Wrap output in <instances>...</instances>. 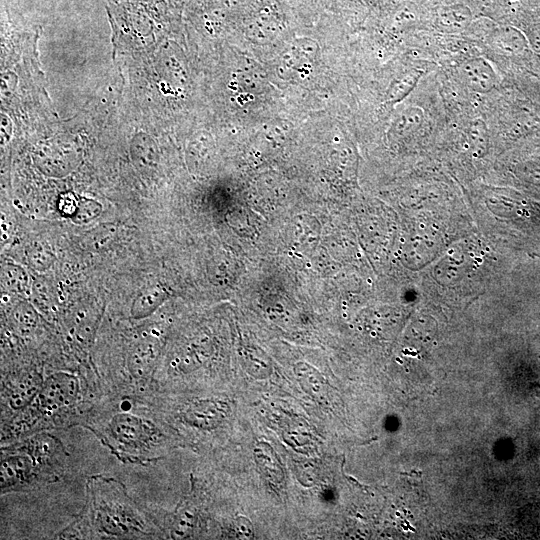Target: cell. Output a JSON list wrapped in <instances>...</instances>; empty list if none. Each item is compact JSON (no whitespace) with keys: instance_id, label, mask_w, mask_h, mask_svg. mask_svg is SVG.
Returning <instances> with one entry per match:
<instances>
[{"instance_id":"1","label":"cell","mask_w":540,"mask_h":540,"mask_svg":"<svg viewBox=\"0 0 540 540\" xmlns=\"http://www.w3.org/2000/svg\"><path fill=\"white\" fill-rule=\"evenodd\" d=\"M121 462L148 465L177 446L176 431L160 417L149 399L104 394L85 413L79 425Z\"/></svg>"},{"instance_id":"2","label":"cell","mask_w":540,"mask_h":540,"mask_svg":"<svg viewBox=\"0 0 540 540\" xmlns=\"http://www.w3.org/2000/svg\"><path fill=\"white\" fill-rule=\"evenodd\" d=\"M102 396L94 372L46 369L45 380L34 400L1 424V445L41 431L79 426L85 413Z\"/></svg>"},{"instance_id":"3","label":"cell","mask_w":540,"mask_h":540,"mask_svg":"<svg viewBox=\"0 0 540 540\" xmlns=\"http://www.w3.org/2000/svg\"><path fill=\"white\" fill-rule=\"evenodd\" d=\"M56 538L161 539L164 533L157 517L137 503L121 481L97 474L87 479L83 509Z\"/></svg>"},{"instance_id":"4","label":"cell","mask_w":540,"mask_h":540,"mask_svg":"<svg viewBox=\"0 0 540 540\" xmlns=\"http://www.w3.org/2000/svg\"><path fill=\"white\" fill-rule=\"evenodd\" d=\"M69 453L52 431H41L1 446V495L30 492L58 482Z\"/></svg>"},{"instance_id":"5","label":"cell","mask_w":540,"mask_h":540,"mask_svg":"<svg viewBox=\"0 0 540 540\" xmlns=\"http://www.w3.org/2000/svg\"><path fill=\"white\" fill-rule=\"evenodd\" d=\"M1 424L25 409L41 390L46 369L39 364L2 368Z\"/></svg>"},{"instance_id":"6","label":"cell","mask_w":540,"mask_h":540,"mask_svg":"<svg viewBox=\"0 0 540 540\" xmlns=\"http://www.w3.org/2000/svg\"><path fill=\"white\" fill-rule=\"evenodd\" d=\"M101 317L102 310L94 307H81L73 311L66 321L67 338L78 353L84 357L93 346Z\"/></svg>"},{"instance_id":"7","label":"cell","mask_w":540,"mask_h":540,"mask_svg":"<svg viewBox=\"0 0 540 540\" xmlns=\"http://www.w3.org/2000/svg\"><path fill=\"white\" fill-rule=\"evenodd\" d=\"M457 73L462 83L471 91L487 94L498 84L496 70L483 57H474L463 61L457 67Z\"/></svg>"},{"instance_id":"8","label":"cell","mask_w":540,"mask_h":540,"mask_svg":"<svg viewBox=\"0 0 540 540\" xmlns=\"http://www.w3.org/2000/svg\"><path fill=\"white\" fill-rule=\"evenodd\" d=\"M166 298L167 293L161 286L146 287L134 298L130 307V317L134 320L150 317Z\"/></svg>"},{"instance_id":"9","label":"cell","mask_w":540,"mask_h":540,"mask_svg":"<svg viewBox=\"0 0 540 540\" xmlns=\"http://www.w3.org/2000/svg\"><path fill=\"white\" fill-rule=\"evenodd\" d=\"M1 285L10 293H26L29 287L28 274L17 264L5 263L1 270Z\"/></svg>"},{"instance_id":"10","label":"cell","mask_w":540,"mask_h":540,"mask_svg":"<svg viewBox=\"0 0 540 540\" xmlns=\"http://www.w3.org/2000/svg\"><path fill=\"white\" fill-rule=\"evenodd\" d=\"M424 110L419 106H408L396 117L393 123L394 132L399 136H405L416 132L424 123Z\"/></svg>"},{"instance_id":"11","label":"cell","mask_w":540,"mask_h":540,"mask_svg":"<svg viewBox=\"0 0 540 540\" xmlns=\"http://www.w3.org/2000/svg\"><path fill=\"white\" fill-rule=\"evenodd\" d=\"M11 320L18 333L28 335L39 326V315L29 303L20 302L11 311Z\"/></svg>"},{"instance_id":"12","label":"cell","mask_w":540,"mask_h":540,"mask_svg":"<svg viewBox=\"0 0 540 540\" xmlns=\"http://www.w3.org/2000/svg\"><path fill=\"white\" fill-rule=\"evenodd\" d=\"M27 261L37 271H45L54 263L55 255L41 243H34L27 249Z\"/></svg>"},{"instance_id":"13","label":"cell","mask_w":540,"mask_h":540,"mask_svg":"<svg viewBox=\"0 0 540 540\" xmlns=\"http://www.w3.org/2000/svg\"><path fill=\"white\" fill-rule=\"evenodd\" d=\"M117 231V227L113 224L101 225L86 234L84 244L92 250H99L109 244Z\"/></svg>"},{"instance_id":"14","label":"cell","mask_w":540,"mask_h":540,"mask_svg":"<svg viewBox=\"0 0 540 540\" xmlns=\"http://www.w3.org/2000/svg\"><path fill=\"white\" fill-rule=\"evenodd\" d=\"M102 206L89 199H83L76 205L74 213L71 215L75 223H88L94 220L101 213Z\"/></svg>"}]
</instances>
